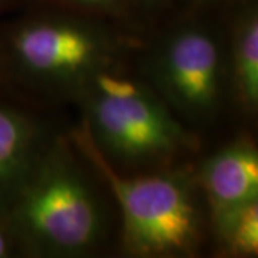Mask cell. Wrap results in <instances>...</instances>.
<instances>
[{"mask_svg":"<svg viewBox=\"0 0 258 258\" xmlns=\"http://www.w3.org/2000/svg\"><path fill=\"white\" fill-rule=\"evenodd\" d=\"M5 212L19 244L45 255L82 254L102 231L91 188L62 154H42Z\"/></svg>","mask_w":258,"mask_h":258,"instance_id":"cell-1","label":"cell"},{"mask_svg":"<svg viewBox=\"0 0 258 258\" xmlns=\"http://www.w3.org/2000/svg\"><path fill=\"white\" fill-rule=\"evenodd\" d=\"M83 91L86 132L103 155L126 162L165 159L188 145V135L145 85L105 69Z\"/></svg>","mask_w":258,"mask_h":258,"instance_id":"cell-2","label":"cell"},{"mask_svg":"<svg viewBox=\"0 0 258 258\" xmlns=\"http://www.w3.org/2000/svg\"><path fill=\"white\" fill-rule=\"evenodd\" d=\"M76 141L119 204L123 244L128 252L139 257H166L189 252L195 247L198 214L182 178L120 175L93 144L86 129L76 134Z\"/></svg>","mask_w":258,"mask_h":258,"instance_id":"cell-3","label":"cell"},{"mask_svg":"<svg viewBox=\"0 0 258 258\" xmlns=\"http://www.w3.org/2000/svg\"><path fill=\"white\" fill-rule=\"evenodd\" d=\"M112 49L105 32L71 19L26 22L5 39V55L16 74L59 88L83 89L106 69Z\"/></svg>","mask_w":258,"mask_h":258,"instance_id":"cell-4","label":"cell"},{"mask_svg":"<svg viewBox=\"0 0 258 258\" xmlns=\"http://www.w3.org/2000/svg\"><path fill=\"white\" fill-rule=\"evenodd\" d=\"M151 72L162 96L186 115L208 113L218 101L221 55L214 37L201 29H182L165 39Z\"/></svg>","mask_w":258,"mask_h":258,"instance_id":"cell-5","label":"cell"},{"mask_svg":"<svg viewBox=\"0 0 258 258\" xmlns=\"http://www.w3.org/2000/svg\"><path fill=\"white\" fill-rule=\"evenodd\" d=\"M203 185L215 214L258 197V148L237 144L208 159Z\"/></svg>","mask_w":258,"mask_h":258,"instance_id":"cell-6","label":"cell"},{"mask_svg":"<svg viewBox=\"0 0 258 258\" xmlns=\"http://www.w3.org/2000/svg\"><path fill=\"white\" fill-rule=\"evenodd\" d=\"M39 129L13 106L0 103V211L26 181L40 154Z\"/></svg>","mask_w":258,"mask_h":258,"instance_id":"cell-7","label":"cell"},{"mask_svg":"<svg viewBox=\"0 0 258 258\" xmlns=\"http://www.w3.org/2000/svg\"><path fill=\"white\" fill-rule=\"evenodd\" d=\"M225 247L238 255H258V197L215 214Z\"/></svg>","mask_w":258,"mask_h":258,"instance_id":"cell-8","label":"cell"},{"mask_svg":"<svg viewBox=\"0 0 258 258\" xmlns=\"http://www.w3.org/2000/svg\"><path fill=\"white\" fill-rule=\"evenodd\" d=\"M234 59L241 96L248 106L258 108V10L241 28Z\"/></svg>","mask_w":258,"mask_h":258,"instance_id":"cell-9","label":"cell"},{"mask_svg":"<svg viewBox=\"0 0 258 258\" xmlns=\"http://www.w3.org/2000/svg\"><path fill=\"white\" fill-rule=\"evenodd\" d=\"M18 244V237L10 225L6 212L0 211V258L13 255L15 247Z\"/></svg>","mask_w":258,"mask_h":258,"instance_id":"cell-10","label":"cell"},{"mask_svg":"<svg viewBox=\"0 0 258 258\" xmlns=\"http://www.w3.org/2000/svg\"><path fill=\"white\" fill-rule=\"evenodd\" d=\"M81 5H86V6H95V8H102V6H108L111 5L112 0H74Z\"/></svg>","mask_w":258,"mask_h":258,"instance_id":"cell-11","label":"cell"}]
</instances>
